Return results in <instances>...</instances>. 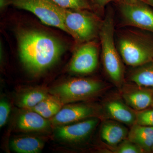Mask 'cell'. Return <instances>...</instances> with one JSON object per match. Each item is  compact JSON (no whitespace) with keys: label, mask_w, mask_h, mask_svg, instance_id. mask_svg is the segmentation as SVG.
<instances>
[{"label":"cell","mask_w":153,"mask_h":153,"mask_svg":"<svg viewBox=\"0 0 153 153\" xmlns=\"http://www.w3.org/2000/svg\"><path fill=\"white\" fill-rule=\"evenodd\" d=\"M19 56L23 65L33 74H39L53 65L64 52L63 44L49 34L35 30L18 34Z\"/></svg>","instance_id":"6da1fadb"},{"label":"cell","mask_w":153,"mask_h":153,"mask_svg":"<svg viewBox=\"0 0 153 153\" xmlns=\"http://www.w3.org/2000/svg\"><path fill=\"white\" fill-rule=\"evenodd\" d=\"M114 25L112 14H107L99 31L102 61L111 80L120 85L123 80V67L114 42Z\"/></svg>","instance_id":"7a4b0ae2"},{"label":"cell","mask_w":153,"mask_h":153,"mask_svg":"<svg viewBox=\"0 0 153 153\" xmlns=\"http://www.w3.org/2000/svg\"><path fill=\"white\" fill-rule=\"evenodd\" d=\"M118 45L121 57L128 66L137 67L153 60V42L139 32L122 33Z\"/></svg>","instance_id":"3957f363"},{"label":"cell","mask_w":153,"mask_h":153,"mask_svg":"<svg viewBox=\"0 0 153 153\" xmlns=\"http://www.w3.org/2000/svg\"><path fill=\"white\" fill-rule=\"evenodd\" d=\"M104 83L94 79L76 78L53 88L51 94L61 103H69L90 98L105 88Z\"/></svg>","instance_id":"277c9868"},{"label":"cell","mask_w":153,"mask_h":153,"mask_svg":"<svg viewBox=\"0 0 153 153\" xmlns=\"http://www.w3.org/2000/svg\"><path fill=\"white\" fill-rule=\"evenodd\" d=\"M63 16L68 34L76 42L92 41L99 32L97 19L87 10L63 8Z\"/></svg>","instance_id":"5b68a950"},{"label":"cell","mask_w":153,"mask_h":153,"mask_svg":"<svg viewBox=\"0 0 153 153\" xmlns=\"http://www.w3.org/2000/svg\"><path fill=\"white\" fill-rule=\"evenodd\" d=\"M18 8L30 11L45 25L55 27L68 33L63 16V8L52 0H10Z\"/></svg>","instance_id":"8992f818"},{"label":"cell","mask_w":153,"mask_h":153,"mask_svg":"<svg viewBox=\"0 0 153 153\" xmlns=\"http://www.w3.org/2000/svg\"><path fill=\"white\" fill-rule=\"evenodd\" d=\"M98 62V45L95 41H88L76 50L69 65V70L77 74H89L95 70Z\"/></svg>","instance_id":"52a82bcc"},{"label":"cell","mask_w":153,"mask_h":153,"mask_svg":"<svg viewBox=\"0 0 153 153\" xmlns=\"http://www.w3.org/2000/svg\"><path fill=\"white\" fill-rule=\"evenodd\" d=\"M122 15L128 25L153 33V12L146 6L126 3L122 6Z\"/></svg>","instance_id":"ba28073f"},{"label":"cell","mask_w":153,"mask_h":153,"mask_svg":"<svg viewBox=\"0 0 153 153\" xmlns=\"http://www.w3.org/2000/svg\"><path fill=\"white\" fill-rule=\"evenodd\" d=\"M97 118H92L74 124L60 126L56 129V136L63 140L77 142L85 139L98 123Z\"/></svg>","instance_id":"9c48e42d"},{"label":"cell","mask_w":153,"mask_h":153,"mask_svg":"<svg viewBox=\"0 0 153 153\" xmlns=\"http://www.w3.org/2000/svg\"><path fill=\"white\" fill-rule=\"evenodd\" d=\"M97 111L94 107L86 105H71L61 108L51 120V122L57 126L75 122L89 117H94Z\"/></svg>","instance_id":"30bf717a"},{"label":"cell","mask_w":153,"mask_h":153,"mask_svg":"<svg viewBox=\"0 0 153 153\" xmlns=\"http://www.w3.org/2000/svg\"><path fill=\"white\" fill-rule=\"evenodd\" d=\"M123 97L126 103L136 111L146 109L151 106L153 88L135 85L124 87Z\"/></svg>","instance_id":"8fae6325"},{"label":"cell","mask_w":153,"mask_h":153,"mask_svg":"<svg viewBox=\"0 0 153 153\" xmlns=\"http://www.w3.org/2000/svg\"><path fill=\"white\" fill-rule=\"evenodd\" d=\"M105 110L107 114L119 122L131 126L136 123V111L120 100H114L107 102Z\"/></svg>","instance_id":"7c38bea8"},{"label":"cell","mask_w":153,"mask_h":153,"mask_svg":"<svg viewBox=\"0 0 153 153\" xmlns=\"http://www.w3.org/2000/svg\"><path fill=\"white\" fill-rule=\"evenodd\" d=\"M128 132L126 127L119 123L107 120L102 123L100 136L105 143L114 146L125 140Z\"/></svg>","instance_id":"4fadbf2b"},{"label":"cell","mask_w":153,"mask_h":153,"mask_svg":"<svg viewBox=\"0 0 153 153\" xmlns=\"http://www.w3.org/2000/svg\"><path fill=\"white\" fill-rule=\"evenodd\" d=\"M128 139L137 145L144 152H152L153 127L134 124L128 132Z\"/></svg>","instance_id":"5bb4252c"},{"label":"cell","mask_w":153,"mask_h":153,"mask_svg":"<svg viewBox=\"0 0 153 153\" xmlns=\"http://www.w3.org/2000/svg\"><path fill=\"white\" fill-rule=\"evenodd\" d=\"M22 114L18 120V127L26 131H40L49 127L50 123L46 118L33 111Z\"/></svg>","instance_id":"9a60e30c"},{"label":"cell","mask_w":153,"mask_h":153,"mask_svg":"<svg viewBox=\"0 0 153 153\" xmlns=\"http://www.w3.org/2000/svg\"><path fill=\"white\" fill-rule=\"evenodd\" d=\"M43 142L35 137H25L12 140L10 146L12 149L19 153H38L44 147Z\"/></svg>","instance_id":"2e32d148"},{"label":"cell","mask_w":153,"mask_h":153,"mask_svg":"<svg viewBox=\"0 0 153 153\" xmlns=\"http://www.w3.org/2000/svg\"><path fill=\"white\" fill-rule=\"evenodd\" d=\"M129 79L139 86L153 88V60L137 67L130 75Z\"/></svg>","instance_id":"e0dca14e"},{"label":"cell","mask_w":153,"mask_h":153,"mask_svg":"<svg viewBox=\"0 0 153 153\" xmlns=\"http://www.w3.org/2000/svg\"><path fill=\"white\" fill-rule=\"evenodd\" d=\"M62 103L56 99L48 97L30 110L38 113L45 118L53 117L61 108Z\"/></svg>","instance_id":"ac0fdd59"},{"label":"cell","mask_w":153,"mask_h":153,"mask_svg":"<svg viewBox=\"0 0 153 153\" xmlns=\"http://www.w3.org/2000/svg\"><path fill=\"white\" fill-rule=\"evenodd\" d=\"M48 97L47 94L44 91H31L22 96L19 101V105L21 107L30 110Z\"/></svg>","instance_id":"d6986e66"},{"label":"cell","mask_w":153,"mask_h":153,"mask_svg":"<svg viewBox=\"0 0 153 153\" xmlns=\"http://www.w3.org/2000/svg\"><path fill=\"white\" fill-rule=\"evenodd\" d=\"M55 4L64 9L73 10H90L87 0H52Z\"/></svg>","instance_id":"ffe728a7"},{"label":"cell","mask_w":153,"mask_h":153,"mask_svg":"<svg viewBox=\"0 0 153 153\" xmlns=\"http://www.w3.org/2000/svg\"><path fill=\"white\" fill-rule=\"evenodd\" d=\"M136 120L135 124L140 125L153 127V108H146L136 111Z\"/></svg>","instance_id":"44dd1931"},{"label":"cell","mask_w":153,"mask_h":153,"mask_svg":"<svg viewBox=\"0 0 153 153\" xmlns=\"http://www.w3.org/2000/svg\"><path fill=\"white\" fill-rule=\"evenodd\" d=\"M117 153H144L141 148L130 141L124 140L117 145L114 151Z\"/></svg>","instance_id":"7402d4cb"},{"label":"cell","mask_w":153,"mask_h":153,"mask_svg":"<svg viewBox=\"0 0 153 153\" xmlns=\"http://www.w3.org/2000/svg\"><path fill=\"white\" fill-rule=\"evenodd\" d=\"M10 111V107L7 102L1 100L0 102V127L5 124Z\"/></svg>","instance_id":"603a6c76"},{"label":"cell","mask_w":153,"mask_h":153,"mask_svg":"<svg viewBox=\"0 0 153 153\" xmlns=\"http://www.w3.org/2000/svg\"><path fill=\"white\" fill-rule=\"evenodd\" d=\"M100 5L101 6H104L107 3L113 0H96Z\"/></svg>","instance_id":"cb8c5ba5"},{"label":"cell","mask_w":153,"mask_h":153,"mask_svg":"<svg viewBox=\"0 0 153 153\" xmlns=\"http://www.w3.org/2000/svg\"><path fill=\"white\" fill-rule=\"evenodd\" d=\"M151 107H152V108H153V97L152 101V104H151Z\"/></svg>","instance_id":"d4e9b609"},{"label":"cell","mask_w":153,"mask_h":153,"mask_svg":"<svg viewBox=\"0 0 153 153\" xmlns=\"http://www.w3.org/2000/svg\"><path fill=\"white\" fill-rule=\"evenodd\" d=\"M152 152H153V146L152 147Z\"/></svg>","instance_id":"484cf974"},{"label":"cell","mask_w":153,"mask_h":153,"mask_svg":"<svg viewBox=\"0 0 153 153\" xmlns=\"http://www.w3.org/2000/svg\"><path fill=\"white\" fill-rule=\"evenodd\" d=\"M139 1H143V0H139Z\"/></svg>","instance_id":"4316f807"}]
</instances>
